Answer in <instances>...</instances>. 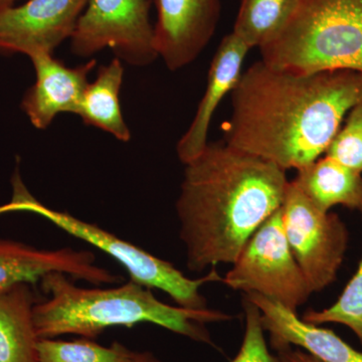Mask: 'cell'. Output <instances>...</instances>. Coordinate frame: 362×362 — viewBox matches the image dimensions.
I'll return each instance as SVG.
<instances>
[{"mask_svg":"<svg viewBox=\"0 0 362 362\" xmlns=\"http://www.w3.org/2000/svg\"><path fill=\"white\" fill-rule=\"evenodd\" d=\"M226 144L287 173L326 153L362 102V75L349 70L297 75L256 62L230 93Z\"/></svg>","mask_w":362,"mask_h":362,"instance_id":"obj_1","label":"cell"},{"mask_svg":"<svg viewBox=\"0 0 362 362\" xmlns=\"http://www.w3.org/2000/svg\"><path fill=\"white\" fill-rule=\"evenodd\" d=\"M185 166L176 213L188 269L233 264L282 206L290 183L286 171L225 141L207 143Z\"/></svg>","mask_w":362,"mask_h":362,"instance_id":"obj_2","label":"cell"},{"mask_svg":"<svg viewBox=\"0 0 362 362\" xmlns=\"http://www.w3.org/2000/svg\"><path fill=\"white\" fill-rule=\"evenodd\" d=\"M40 283L49 298L33 307L39 338L76 334L95 339L110 327L150 323L194 341L214 345L206 324L235 318L209 307L170 306L159 301L149 288L131 280L110 289H86L77 287L65 274L51 273Z\"/></svg>","mask_w":362,"mask_h":362,"instance_id":"obj_3","label":"cell"},{"mask_svg":"<svg viewBox=\"0 0 362 362\" xmlns=\"http://www.w3.org/2000/svg\"><path fill=\"white\" fill-rule=\"evenodd\" d=\"M259 49L267 65L297 75L337 70L362 75V0H298Z\"/></svg>","mask_w":362,"mask_h":362,"instance_id":"obj_4","label":"cell"},{"mask_svg":"<svg viewBox=\"0 0 362 362\" xmlns=\"http://www.w3.org/2000/svg\"><path fill=\"white\" fill-rule=\"evenodd\" d=\"M9 206V211H30L40 214L71 235L106 252L125 268L131 281L151 290H161L183 308H207L206 299L202 296L201 288L207 283L223 281L216 267L204 277L188 278L169 262L119 239L97 225L45 206L28 194L18 177L14 182V199Z\"/></svg>","mask_w":362,"mask_h":362,"instance_id":"obj_5","label":"cell"},{"mask_svg":"<svg viewBox=\"0 0 362 362\" xmlns=\"http://www.w3.org/2000/svg\"><path fill=\"white\" fill-rule=\"evenodd\" d=\"M221 282L245 294L255 293L297 312L312 293L286 238L278 209L243 247Z\"/></svg>","mask_w":362,"mask_h":362,"instance_id":"obj_6","label":"cell"},{"mask_svg":"<svg viewBox=\"0 0 362 362\" xmlns=\"http://www.w3.org/2000/svg\"><path fill=\"white\" fill-rule=\"evenodd\" d=\"M288 244L312 294L329 287L349 244V232L337 214L323 211L290 181L281 206Z\"/></svg>","mask_w":362,"mask_h":362,"instance_id":"obj_7","label":"cell"},{"mask_svg":"<svg viewBox=\"0 0 362 362\" xmlns=\"http://www.w3.org/2000/svg\"><path fill=\"white\" fill-rule=\"evenodd\" d=\"M150 0H89L71 37L76 56H93L113 49L131 66H144L157 58Z\"/></svg>","mask_w":362,"mask_h":362,"instance_id":"obj_8","label":"cell"},{"mask_svg":"<svg viewBox=\"0 0 362 362\" xmlns=\"http://www.w3.org/2000/svg\"><path fill=\"white\" fill-rule=\"evenodd\" d=\"M89 0H28L0 9V51L52 54L71 39Z\"/></svg>","mask_w":362,"mask_h":362,"instance_id":"obj_9","label":"cell"},{"mask_svg":"<svg viewBox=\"0 0 362 362\" xmlns=\"http://www.w3.org/2000/svg\"><path fill=\"white\" fill-rule=\"evenodd\" d=\"M154 45L171 71L185 68L206 49L220 21L221 0H154Z\"/></svg>","mask_w":362,"mask_h":362,"instance_id":"obj_10","label":"cell"},{"mask_svg":"<svg viewBox=\"0 0 362 362\" xmlns=\"http://www.w3.org/2000/svg\"><path fill=\"white\" fill-rule=\"evenodd\" d=\"M51 273L95 285L114 284L122 278L96 265L92 252L71 247L37 249L16 240L0 239V295L20 284H35Z\"/></svg>","mask_w":362,"mask_h":362,"instance_id":"obj_11","label":"cell"},{"mask_svg":"<svg viewBox=\"0 0 362 362\" xmlns=\"http://www.w3.org/2000/svg\"><path fill=\"white\" fill-rule=\"evenodd\" d=\"M30 59L37 80L25 93L21 107L33 125L47 129L59 114H78L96 59L77 68H68L52 54H35Z\"/></svg>","mask_w":362,"mask_h":362,"instance_id":"obj_12","label":"cell"},{"mask_svg":"<svg viewBox=\"0 0 362 362\" xmlns=\"http://www.w3.org/2000/svg\"><path fill=\"white\" fill-rule=\"evenodd\" d=\"M250 51L251 49L233 33L221 40L209 66L206 90L194 120L176 145V153L183 164L192 161L206 148L214 113L223 98L230 95L239 82Z\"/></svg>","mask_w":362,"mask_h":362,"instance_id":"obj_13","label":"cell"},{"mask_svg":"<svg viewBox=\"0 0 362 362\" xmlns=\"http://www.w3.org/2000/svg\"><path fill=\"white\" fill-rule=\"evenodd\" d=\"M244 297L261 312L262 323L269 333L273 350L294 346L323 362H362V351L350 346L333 331L305 322L297 312L261 295L250 293Z\"/></svg>","mask_w":362,"mask_h":362,"instance_id":"obj_14","label":"cell"},{"mask_svg":"<svg viewBox=\"0 0 362 362\" xmlns=\"http://www.w3.org/2000/svg\"><path fill=\"white\" fill-rule=\"evenodd\" d=\"M291 181L305 197L326 213L337 206L351 211L361 209L362 173L330 157H320L299 169Z\"/></svg>","mask_w":362,"mask_h":362,"instance_id":"obj_15","label":"cell"},{"mask_svg":"<svg viewBox=\"0 0 362 362\" xmlns=\"http://www.w3.org/2000/svg\"><path fill=\"white\" fill-rule=\"evenodd\" d=\"M37 303L28 284L0 295V362H37L40 338L33 321Z\"/></svg>","mask_w":362,"mask_h":362,"instance_id":"obj_16","label":"cell"},{"mask_svg":"<svg viewBox=\"0 0 362 362\" xmlns=\"http://www.w3.org/2000/svg\"><path fill=\"white\" fill-rule=\"evenodd\" d=\"M123 76L120 59L115 58L108 65L100 66L96 80L87 86L77 115L87 125L110 133L120 141L128 142L131 133L124 121L119 99Z\"/></svg>","mask_w":362,"mask_h":362,"instance_id":"obj_17","label":"cell"},{"mask_svg":"<svg viewBox=\"0 0 362 362\" xmlns=\"http://www.w3.org/2000/svg\"><path fill=\"white\" fill-rule=\"evenodd\" d=\"M156 357L150 352H138L114 342L103 346L89 338L74 341L54 338H40L37 362H153Z\"/></svg>","mask_w":362,"mask_h":362,"instance_id":"obj_18","label":"cell"},{"mask_svg":"<svg viewBox=\"0 0 362 362\" xmlns=\"http://www.w3.org/2000/svg\"><path fill=\"white\" fill-rule=\"evenodd\" d=\"M298 0H240L233 33L250 47H261L278 32Z\"/></svg>","mask_w":362,"mask_h":362,"instance_id":"obj_19","label":"cell"},{"mask_svg":"<svg viewBox=\"0 0 362 362\" xmlns=\"http://www.w3.org/2000/svg\"><path fill=\"white\" fill-rule=\"evenodd\" d=\"M359 211L362 218V207ZM301 319L314 325L335 323L346 326L362 345V256L358 268L337 301L323 310L307 311Z\"/></svg>","mask_w":362,"mask_h":362,"instance_id":"obj_20","label":"cell"},{"mask_svg":"<svg viewBox=\"0 0 362 362\" xmlns=\"http://www.w3.org/2000/svg\"><path fill=\"white\" fill-rule=\"evenodd\" d=\"M324 156L362 173V102L347 114Z\"/></svg>","mask_w":362,"mask_h":362,"instance_id":"obj_21","label":"cell"},{"mask_svg":"<svg viewBox=\"0 0 362 362\" xmlns=\"http://www.w3.org/2000/svg\"><path fill=\"white\" fill-rule=\"evenodd\" d=\"M245 314V334L239 354L230 362H276L272 356L265 338V329L262 323L258 307L246 297L243 298Z\"/></svg>","mask_w":362,"mask_h":362,"instance_id":"obj_22","label":"cell"},{"mask_svg":"<svg viewBox=\"0 0 362 362\" xmlns=\"http://www.w3.org/2000/svg\"><path fill=\"white\" fill-rule=\"evenodd\" d=\"M275 351L276 362H323L298 347L284 346Z\"/></svg>","mask_w":362,"mask_h":362,"instance_id":"obj_23","label":"cell"},{"mask_svg":"<svg viewBox=\"0 0 362 362\" xmlns=\"http://www.w3.org/2000/svg\"><path fill=\"white\" fill-rule=\"evenodd\" d=\"M13 0H0V9L4 8L6 6H13Z\"/></svg>","mask_w":362,"mask_h":362,"instance_id":"obj_24","label":"cell"},{"mask_svg":"<svg viewBox=\"0 0 362 362\" xmlns=\"http://www.w3.org/2000/svg\"><path fill=\"white\" fill-rule=\"evenodd\" d=\"M153 362H161V361H159V359H156V361H154Z\"/></svg>","mask_w":362,"mask_h":362,"instance_id":"obj_25","label":"cell"},{"mask_svg":"<svg viewBox=\"0 0 362 362\" xmlns=\"http://www.w3.org/2000/svg\"><path fill=\"white\" fill-rule=\"evenodd\" d=\"M16 1V0H13V2Z\"/></svg>","mask_w":362,"mask_h":362,"instance_id":"obj_26","label":"cell"}]
</instances>
